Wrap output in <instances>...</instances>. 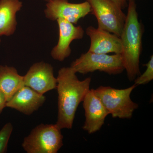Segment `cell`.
<instances>
[{"instance_id":"cell-11","label":"cell","mask_w":153,"mask_h":153,"mask_svg":"<svg viewBox=\"0 0 153 153\" xmlns=\"http://www.w3.org/2000/svg\"><path fill=\"white\" fill-rule=\"evenodd\" d=\"M86 34L91 41L88 52L97 54H121L122 46L120 37L92 26L86 28Z\"/></svg>"},{"instance_id":"cell-20","label":"cell","mask_w":153,"mask_h":153,"mask_svg":"<svg viewBox=\"0 0 153 153\" xmlns=\"http://www.w3.org/2000/svg\"><path fill=\"white\" fill-rule=\"evenodd\" d=\"M1 39H0V44H1Z\"/></svg>"},{"instance_id":"cell-14","label":"cell","mask_w":153,"mask_h":153,"mask_svg":"<svg viewBox=\"0 0 153 153\" xmlns=\"http://www.w3.org/2000/svg\"><path fill=\"white\" fill-rule=\"evenodd\" d=\"M25 85L24 76L20 75L16 68L0 66V91L7 102Z\"/></svg>"},{"instance_id":"cell-8","label":"cell","mask_w":153,"mask_h":153,"mask_svg":"<svg viewBox=\"0 0 153 153\" xmlns=\"http://www.w3.org/2000/svg\"><path fill=\"white\" fill-rule=\"evenodd\" d=\"M24 80L25 86L41 94L57 88V79L54 75L53 67L44 62L32 65L24 76Z\"/></svg>"},{"instance_id":"cell-18","label":"cell","mask_w":153,"mask_h":153,"mask_svg":"<svg viewBox=\"0 0 153 153\" xmlns=\"http://www.w3.org/2000/svg\"><path fill=\"white\" fill-rule=\"evenodd\" d=\"M6 103L7 101L5 97L0 91V114L2 112L4 108L6 107Z\"/></svg>"},{"instance_id":"cell-21","label":"cell","mask_w":153,"mask_h":153,"mask_svg":"<svg viewBox=\"0 0 153 153\" xmlns=\"http://www.w3.org/2000/svg\"><path fill=\"white\" fill-rule=\"evenodd\" d=\"M127 1H128V0H127Z\"/></svg>"},{"instance_id":"cell-10","label":"cell","mask_w":153,"mask_h":153,"mask_svg":"<svg viewBox=\"0 0 153 153\" xmlns=\"http://www.w3.org/2000/svg\"><path fill=\"white\" fill-rule=\"evenodd\" d=\"M82 102L85 117L82 128L88 134L94 133L101 128L109 113L93 89L88 91Z\"/></svg>"},{"instance_id":"cell-19","label":"cell","mask_w":153,"mask_h":153,"mask_svg":"<svg viewBox=\"0 0 153 153\" xmlns=\"http://www.w3.org/2000/svg\"><path fill=\"white\" fill-rule=\"evenodd\" d=\"M44 1H49V0H44Z\"/></svg>"},{"instance_id":"cell-17","label":"cell","mask_w":153,"mask_h":153,"mask_svg":"<svg viewBox=\"0 0 153 153\" xmlns=\"http://www.w3.org/2000/svg\"><path fill=\"white\" fill-rule=\"evenodd\" d=\"M110 1L114 3L122 10L125 8L127 6L126 1L127 0H110Z\"/></svg>"},{"instance_id":"cell-13","label":"cell","mask_w":153,"mask_h":153,"mask_svg":"<svg viewBox=\"0 0 153 153\" xmlns=\"http://www.w3.org/2000/svg\"><path fill=\"white\" fill-rule=\"evenodd\" d=\"M19 0H0V36L13 35L16 29V13L22 9Z\"/></svg>"},{"instance_id":"cell-4","label":"cell","mask_w":153,"mask_h":153,"mask_svg":"<svg viewBox=\"0 0 153 153\" xmlns=\"http://www.w3.org/2000/svg\"><path fill=\"white\" fill-rule=\"evenodd\" d=\"M137 85L125 89H116L110 86H100L94 89L109 114L113 118L129 119L138 108L137 103L131 100L130 95Z\"/></svg>"},{"instance_id":"cell-12","label":"cell","mask_w":153,"mask_h":153,"mask_svg":"<svg viewBox=\"0 0 153 153\" xmlns=\"http://www.w3.org/2000/svg\"><path fill=\"white\" fill-rule=\"evenodd\" d=\"M46 101L44 94L27 86H23L6 103V107L30 115L38 110Z\"/></svg>"},{"instance_id":"cell-15","label":"cell","mask_w":153,"mask_h":153,"mask_svg":"<svg viewBox=\"0 0 153 153\" xmlns=\"http://www.w3.org/2000/svg\"><path fill=\"white\" fill-rule=\"evenodd\" d=\"M144 66H146V71L141 75L134 79L136 85H144L149 83L153 79V56H151L149 61Z\"/></svg>"},{"instance_id":"cell-3","label":"cell","mask_w":153,"mask_h":153,"mask_svg":"<svg viewBox=\"0 0 153 153\" xmlns=\"http://www.w3.org/2000/svg\"><path fill=\"white\" fill-rule=\"evenodd\" d=\"M63 146V136L56 124L37 126L22 144L27 153H57Z\"/></svg>"},{"instance_id":"cell-5","label":"cell","mask_w":153,"mask_h":153,"mask_svg":"<svg viewBox=\"0 0 153 153\" xmlns=\"http://www.w3.org/2000/svg\"><path fill=\"white\" fill-rule=\"evenodd\" d=\"M70 67L76 73L83 74L99 71L116 75L125 70L121 54L108 55L88 51L72 62Z\"/></svg>"},{"instance_id":"cell-7","label":"cell","mask_w":153,"mask_h":153,"mask_svg":"<svg viewBox=\"0 0 153 153\" xmlns=\"http://www.w3.org/2000/svg\"><path fill=\"white\" fill-rule=\"evenodd\" d=\"M44 11L45 16L52 21L63 19L76 25L80 19L91 13L87 1L79 4L68 2V0H49Z\"/></svg>"},{"instance_id":"cell-9","label":"cell","mask_w":153,"mask_h":153,"mask_svg":"<svg viewBox=\"0 0 153 153\" xmlns=\"http://www.w3.org/2000/svg\"><path fill=\"white\" fill-rule=\"evenodd\" d=\"M56 21L59 28V39L57 45L52 49L51 55L54 60L61 62L70 56L71 42L82 39L84 31L81 26H74L64 19H57Z\"/></svg>"},{"instance_id":"cell-2","label":"cell","mask_w":153,"mask_h":153,"mask_svg":"<svg viewBox=\"0 0 153 153\" xmlns=\"http://www.w3.org/2000/svg\"><path fill=\"white\" fill-rule=\"evenodd\" d=\"M128 1L127 14L120 37L122 46L121 54L128 78L132 81L140 75V58L144 29L141 22L139 21L135 0Z\"/></svg>"},{"instance_id":"cell-1","label":"cell","mask_w":153,"mask_h":153,"mask_svg":"<svg viewBox=\"0 0 153 153\" xmlns=\"http://www.w3.org/2000/svg\"><path fill=\"white\" fill-rule=\"evenodd\" d=\"M71 67H63L57 77L58 116L56 125L61 129H71L76 109L90 90L91 78L80 80Z\"/></svg>"},{"instance_id":"cell-16","label":"cell","mask_w":153,"mask_h":153,"mask_svg":"<svg viewBox=\"0 0 153 153\" xmlns=\"http://www.w3.org/2000/svg\"><path fill=\"white\" fill-rule=\"evenodd\" d=\"M13 131V125L10 123L6 124L0 131V153L7 152L8 144Z\"/></svg>"},{"instance_id":"cell-6","label":"cell","mask_w":153,"mask_h":153,"mask_svg":"<svg viewBox=\"0 0 153 153\" xmlns=\"http://www.w3.org/2000/svg\"><path fill=\"white\" fill-rule=\"evenodd\" d=\"M95 16L98 28L120 37L126 19L122 10L110 0H87Z\"/></svg>"}]
</instances>
